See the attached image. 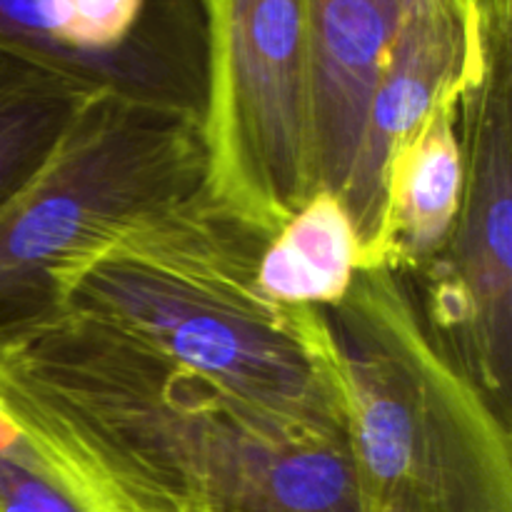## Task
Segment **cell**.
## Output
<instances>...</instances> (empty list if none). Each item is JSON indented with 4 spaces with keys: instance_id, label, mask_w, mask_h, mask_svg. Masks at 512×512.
Masks as SVG:
<instances>
[{
    "instance_id": "6da1fadb",
    "label": "cell",
    "mask_w": 512,
    "mask_h": 512,
    "mask_svg": "<svg viewBox=\"0 0 512 512\" xmlns=\"http://www.w3.org/2000/svg\"><path fill=\"white\" fill-rule=\"evenodd\" d=\"M0 405L138 512H360L348 435L270 418L80 315L0 333Z\"/></svg>"
},
{
    "instance_id": "7a4b0ae2",
    "label": "cell",
    "mask_w": 512,
    "mask_h": 512,
    "mask_svg": "<svg viewBox=\"0 0 512 512\" xmlns=\"http://www.w3.org/2000/svg\"><path fill=\"white\" fill-rule=\"evenodd\" d=\"M268 240L200 188L60 265L53 310L95 320L270 418L348 435L323 310L260 290Z\"/></svg>"
},
{
    "instance_id": "3957f363",
    "label": "cell",
    "mask_w": 512,
    "mask_h": 512,
    "mask_svg": "<svg viewBox=\"0 0 512 512\" xmlns=\"http://www.w3.org/2000/svg\"><path fill=\"white\" fill-rule=\"evenodd\" d=\"M328 323L360 512H512L510 423L405 275L365 268Z\"/></svg>"
},
{
    "instance_id": "277c9868",
    "label": "cell",
    "mask_w": 512,
    "mask_h": 512,
    "mask_svg": "<svg viewBox=\"0 0 512 512\" xmlns=\"http://www.w3.org/2000/svg\"><path fill=\"white\" fill-rule=\"evenodd\" d=\"M200 113L105 93L0 205V333L53 310L60 265L200 190Z\"/></svg>"
},
{
    "instance_id": "5b68a950",
    "label": "cell",
    "mask_w": 512,
    "mask_h": 512,
    "mask_svg": "<svg viewBox=\"0 0 512 512\" xmlns=\"http://www.w3.org/2000/svg\"><path fill=\"white\" fill-rule=\"evenodd\" d=\"M203 193L273 238L318 190L305 0H205Z\"/></svg>"
},
{
    "instance_id": "8992f818",
    "label": "cell",
    "mask_w": 512,
    "mask_h": 512,
    "mask_svg": "<svg viewBox=\"0 0 512 512\" xmlns=\"http://www.w3.org/2000/svg\"><path fill=\"white\" fill-rule=\"evenodd\" d=\"M465 190L443 258L425 270L430 323L503 420L512 415V45L460 105Z\"/></svg>"
},
{
    "instance_id": "52a82bcc",
    "label": "cell",
    "mask_w": 512,
    "mask_h": 512,
    "mask_svg": "<svg viewBox=\"0 0 512 512\" xmlns=\"http://www.w3.org/2000/svg\"><path fill=\"white\" fill-rule=\"evenodd\" d=\"M488 63L478 20L465 5L400 10L398 33L370 100L355 165L340 193L363 240V268L380 238L385 173L395 150L440 103H463L485 78Z\"/></svg>"
},
{
    "instance_id": "ba28073f",
    "label": "cell",
    "mask_w": 512,
    "mask_h": 512,
    "mask_svg": "<svg viewBox=\"0 0 512 512\" xmlns=\"http://www.w3.org/2000/svg\"><path fill=\"white\" fill-rule=\"evenodd\" d=\"M318 190L343 193L370 100L400 25V0H305Z\"/></svg>"
},
{
    "instance_id": "9c48e42d",
    "label": "cell",
    "mask_w": 512,
    "mask_h": 512,
    "mask_svg": "<svg viewBox=\"0 0 512 512\" xmlns=\"http://www.w3.org/2000/svg\"><path fill=\"white\" fill-rule=\"evenodd\" d=\"M460 105L440 103L395 150L385 173L380 238L365 268L423 275L448 250L465 190Z\"/></svg>"
},
{
    "instance_id": "30bf717a",
    "label": "cell",
    "mask_w": 512,
    "mask_h": 512,
    "mask_svg": "<svg viewBox=\"0 0 512 512\" xmlns=\"http://www.w3.org/2000/svg\"><path fill=\"white\" fill-rule=\"evenodd\" d=\"M363 270V240L348 205L333 190H315L265 243L258 285L290 308H335Z\"/></svg>"
},
{
    "instance_id": "8fae6325",
    "label": "cell",
    "mask_w": 512,
    "mask_h": 512,
    "mask_svg": "<svg viewBox=\"0 0 512 512\" xmlns=\"http://www.w3.org/2000/svg\"><path fill=\"white\" fill-rule=\"evenodd\" d=\"M105 93L110 90L0 48V205Z\"/></svg>"
},
{
    "instance_id": "7c38bea8",
    "label": "cell",
    "mask_w": 512,
    "mask_h": 512,
    "mask_svg": "<svg viewBox=\"0 0 512 512\" xmlns=\"http://www.w3.org/2000/svg\"><path fill=\"white\" fill-rule=\"evenodd\" d=\"M0 512H138L73 448L0 405Z\"/></svg>"
},
{
    "instance_id": "4fadbf2b",
    "label": "cell",
    "mask_w": 512,
    "mask_h": 512,
    "mask_svg": "<svg viewBox=\"0 0 512 512\" xmlns=\"http://www.w3.org/2000/svg\"><path fill=\"white\" fill-rule=\"evenodd\" d=\"M465 5L478 20L488 55L512 45V0H465Z\"/></svg>"
},
{
    "instance_id": "5bb4252c",
    "label": "cell",
    "mask_w": 512,
    "mask_h": 512,
    "mask_svg": "<svg viewBox=\"0 0 512 512\" xmlns=\"http://www.w3.org/2000/svg\"><path fill=\"white\" fill-rule=\"evenodd\" d=\"M445 3H460L465 5V0H400V10H415V8H433V5H445ZM468 8V5H465ZM470 10V8H468Z\"/></svg>"
}]
</instances>
